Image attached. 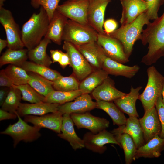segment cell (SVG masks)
Masks as SVG:
<instances>
[{
  "mask_svg": "<svg viewBox=\"0 0 164 164\" xmlns=\"http://www.w3.org/2000/svg\"><path fill=\"white\" fill-rule=\"evenodd\" d=\"M147 25L139 39L143 45L148 44V52L141 62L149 66L164 56V12L160 17Z\"/></svg>",
  "mask_w": 164,
  "mask_h": 164,
  "instance_id": "obj_1",
  "label": "cell"
},
{
  "mask_svg": "<svg viewBox=\"0 0 164 164\" xmlns=\"http://www.w3.org/2000/svg\"><path fill=\"white\" fill-rule=\"evenodd\" d=\"M50 21L47 13L42 6L38 13H33L23 25L21 36L24 46L28 50L37 46L46 36Z\"/></svg>",
  "mask_w": 164,
  "mask_h": 164,
  "instance_id": "obj_2",
  "label": "cell"
},
{
  "mask_svg": "<svg viewBox=\"0 0 164 164\" xmlns=\"http://www.w3.org/2000/svg\"><path fill=\"white\" fill-rule=\"evenodd\" d=\"M150 22L146 12L140 15L132 22L121 26L109 35L121 43L129 58L132 54L135 42L139 40L145 25Z\"/></svg>",
  "mask_w": 164,
  "mask_h": 164,
  "instance_id": "obj_3",
  "label": "cell"
},
{
  "mask_svg": "<svg viewBox=\"0 0 164 164\" xmlns=\"http://www.w3.org/2000/svg\"><path fill=\"white\" fill-rule=\"evenodd\" d=\"M148 81L146 86L138 97L145 111L155 107L158 97L161 95L164 77L154 66L147 69Z\"/></svg>",
  "mask_w": 164,
  "mask_h": 164,
  "instance_id": "obj_4",
  "label": "cell"
},
{
  "mask_svg": "<svg viewBox=\"0 0 164 164\" xmlns=\"http://www.w3.org/2000/svg\"><path fill=\"white\" fill-rule=\"evenodd\" d=\"M98 33L89 25L80 24L68 19L64 27L62 40L74 46L97 41Z\"/></svg>",
  "mask_w": 164,
  "mask_h": 164,
  "instance_id": "obj_5",
  "label": "cell"
},
{
  "mask_svg": "<svg viewBox=\"0 0 164 164\" xmlns=\"http://www.w3.org/2000/svg\"><path fill=\"white\" fill-rule=\"evenodd\" d=\"M15 113L18 118L17 122L13 124H10L5 130L0 132L1 134L8 135L12 138L14 148L20 141L31 142L36 140L41 136L40 132L41 128L29 125L22 119L17 111Z\"/></svg>",
  "mask_w": 164,
  "mask_h": 164,
  "instance_id": "obj_6",
  "label": "cell"
},
{
  "mask_svg": "<svg viewBox=\"0 0 164 164\" xmlns=\"http://www.w3.org/2000/svg\"><path fill=\"white\" fill-rule=\"evenodd\" d=\"M0 22L5 32L8 48L15 50L23 48L25 46L19 25L12 12L3 7L0 8Z\"/></svg>",
  "mask_w": 164,
  "mask_h": 164,
  "instance_id": "obj_7",
  "label": "cell"
},
{
  "mask_svg": "<svg viewBox=\"0 0 164 164\" xmlns=\"http://www.w3.org/2000/svg\"><path fill=\"white\" fill-rule=\"evenodd\" d=\"M63 49L68 54L70 59V66L73 74L80 82L95 70L76 47L72 43L64 41Z\"/></svg>",
  "mask_w": 164,
  "mask_h": 164,
  "instance_id": "obj_8",
  "label": "cell"
},
{
  "mask_svg": "<svg viewBox=\"0 0 164 164\" xmlns=\"http://www.w3.org/2000/svg\"><path fill=\"white\" fill-rule=\"evenodd\" d=\"M89 0H68L59 5L56 10L73 21L88 25L87 10Z\"/></svg>",
  "mask_w": 164,
  "mask_h": 164,
  "instance_id": "obj_9",
  "label": "cell"
},
{
  "mask_svg": "<svg viewBox=\"0 0 164 164\" xmlns=\"http://www.w3.org/2000/svg\"><path fill=\"white\" fill-rule=\"evenodd\" d=\"M83 139L85 147L99 154L103 153L105 151L106 147L105 145L106 144H114L121 147L113 133L106 129L97 134L91 132H87L84 135Z\"/></svg>",
  "mask_w": 164,
  "mask_h": 164,
  "instance_id": "obj_10",
  "label": "cell"
},
{
  "mask_svg": "<svg viewBox=\"0 0 164 164\" xmlns=\"http://www.w3.org/2000/svg\"><path fill=\"white\" fill-rule=\"evenodd\" d=\"M97 42L108 57L123 64L129 61L122 45L117 39L105 33H98Z\"/></svg>",
  "mask_w": 164,
  "mask_h": 164,
  "instance_id": "obj_11",
  "label": "cell"
},
{
  "mask_svg": "<svg viewBox=\"0 0 164 164\" xmlns=\"http://www.w3.org/2000/svg\"><path fill=\"white\" fill-rule=\"evenodd\" d=\"M70 117L77 128L87 129L94 134L106 129L110 123L105 118L96 117L89 112L82 113H72Z\"/></svg>",
  "mask_w": 164,
  "mask_h": 164,
  "instance_id": "obj_12",
  "label": "cell"
},
{
  "mask_svg": "<svg viewBox=\"0 0 164 164\" xmlns=\"http://www.w3.org/2000/svg\"><path fill=\"white\" fill-rule=\"evenodd\" d=\"M111 0H89L87 10L88 25L99 34L105 33L103 29L106 8Z\"/></svg>",
  "mask_w": 164,
  "mask_h": 164,
  "instance_id": "obj_13",
  "label": "cell"
},
{
  "mask_svg": "<svg viewBox=\"0 0 164 164\" xmlns=\"http://www.w3.org/2000/svg\"><path fill=\"white\" fill-rule=\"evenodd\" d=\"M145 143L157 135H159L161 125L155 107L145 111L143 117L139 119Z\"/></svg>",
  "mask_w": 164,
  "mask_h": 164,
  "instance_id": "obj_14",
  "label": "cell"
},
{
  "mask_svg": "<svg viewBox=\"0 0 164 164\" xmlns=\"http://www.w3.org/2000/svg\"><path fill=\"white\" fill-rule=\"evenodd\" d=\"M63 120V115L58 111L39 116L27 115L24 116V120L27 123L40 128H46L58 134L61 133Z\"/></svg>",
  "mask_w": 164,
  "mask_h": 164,
  "instance_id": "obj_15",
  "label": "cell"
},
{
  "mask_svg": "<svg viewBox=\"0 0 164 164\" xmlns=\"http://www.w3.org/2000/svg\"><path fill=\"white\" fill-rule=\"evenodd\" d=\"M75 46L94 70L102 69L104 61L107 56L97 41Z\"/></svg>",
  "mask_w": 164,
  "mask_h": 164,
  "instance_id": "obj_16",
  "label": "cell"
},
{
  "mask_svg": "<svg viewBox=\"0 0 164 164\" xmlns=\"http://www.w3.org/2000/svg\"><path fill=\"white\" fill-rule=\"evenodd\" d=\"M72 102L60 104L58 111L63 115L65 114L82 113L96 108V102L93 101L88 94H82Z\"/></svg>",
  "mask_w": 164,
  "mask_h": 164,
  "instance_id": "obj_17",
  "label": "cell"
},
{
  "mask_svg": "<svg viewBox=\"0 0 164 164\" xmlns=\"http://www.w3.org/2000/svg\"><path fill=\"white\" fill-rule=\"evenodd\" d=\"M122 10L120 20L121 25L129 24L140 15L146 12L147 3L143 0H120Z\"/></svg>",
  "mask_w": 164,
  "mask_h": 164,
  "instance_id": "obj_18",
  "label": "cell"
},
{
  "mask_svg": "<svg viewBox=\"0 0 164 164\" xmlns=\"http://www.w3.org/2000/svg\"><path fill=\"white\" fill-rule=\"evenodd\" d=\"M96 100L112 102L127 94L120 91L115 86L114 80L109 77L91 93Z\"/></svg>",
  "mask_w": 164,
  "mask_h": 164,
  "instance_id": "obj_19",
  "label": "cell"
},
{
  "mask_svg": "<svg viewBox=\"0 0 164 164\" xmlns=\"http://www.w3.org/2000/svg\"><path fill=\"white\" fill-rule=\"evenodd\" d=\"M111 132L114 135L122 133L128 134L132 138L137 149L145 143L143 132L137 117H129L125 124L114 129Z\"/></svg>",
  "mask_w": 164,
  "mask_h": 164,
  "instance_id": "obj_20",
  "label": "cell"
},
{
  "mask_svg": "<svg viewBox=\"0 0 164 164\" xmlns=\"http://www.w3.org/2000/svg\"><path fill=\"white\" fill-rule=\"evenodd\" d=\"M74 123L70 114L63 115V120L61 132L57 134L60 138L68 141L74 150L85 147L83 139L76 134L74 128Z\"/></svg>",
  "mask_w": 164,
  "mask_h": 164,
  "instance_id": "obj_21",
  "label": "cell"
},
{
  "mask_svg": "<svg viewBox=\"0 0 164 164\" xmlns=\"http://www.w3.org/2000/svg\"><path fill=\"white\" fill-rule=\"evenodd\" d=\"M59 105L44 101L31 104L21 103L17 112L21 117L27 115L41 116L57 111Z\"/></svg>",
  "mask_w": 164,
  "mask_h": 164,
  "instance_id": "obj_22",
  "label": "cell"
},
{
  "mask_svg": "<svg viewBox=\"0 0 164 164\" xmlns=\"http://www.w3.org/2000/svg\"><path fill=\"white\" fill-rule=\"evenodd\" d=\"M136 65L130 66L124 65L107 56L105 58L102 69L108 74L122 76L128 78L134 77L140 69Z\"/></svg>",
  "mask_w": 164,
  "mask_h": 164,
  "instance_id": "obj_23",
  "label": "cell"
},
{
  "mask_svg": "<svg viewBox=\"0 0 164 164\" xmlns=\"http://www.w3.org/2000/svg\"><path fill=\"white\" fill-rule=\"evenodd\" d=\"M68 19L56 10L52 19L50 21L47 33L44 37L60 45L62 41L64 27Z\"/></svg>",
  "mask_w": 164,
  "mask_h": 164,
  "instance_id": "obj_24",
  "label": "cell"
},
{
  "mask_svg": "<svg viewBox=\"0 0 164 164\" xmlns=\"http://www.w3.org/2000/svg\"><path fill=\"white\" fill-rule=\"evenodd\" d=\"M142 86L134 88L131 87L130 92L114 101L115 104L123 112L129 117L139 116L136 108V102L138 99Z\"/></svg>",
  "mask_w": 164,
  "mask_h": 164,
  "instance_id": "obj_25",
  "label": "cell"
},
{
  "mask_svg": "<svg viewBox=\"0 0 164 164\" xmlns=\"http://www.w3.org/2000/svg\"><path fill=\"white\" fill-rule=\"evenodd\" d=\"M164 150V138L157 135L137 149L135 159L140 157L158 158Z\"/></svg>",
  "mask_w": 164,
  "mask_h": 164,
  "instance_id": "obj_26",
  "label": "cell"
},
{
  "mask_svg": "<svg viewBox=\"0 0 164 164\" xmlns=\"http://www.w3.org/2000/svg\"><path fill=\"white\" fill-rule=\"evenodd\" d=\"M51 42L50 39L44 37L37 46L28 50V58L31 61L49 67L53 62L47 54L46 50L48 45Z\"/></svg>",
  "mask_w": 164,
  "mask_h": 164,
  "instance_id": "obj_27",
  "label": "cell"
},
{
  "mask_svg": "<svg viewBox=\"0 0 164 164\" xmlns=\"http://www.w3.org/2000/svg\"><path fill=\"white\" fill-rule=\"evenodd\" d=\"M108 74L102 69L95 70L81 81L79 89L83 94L91 93L107 77Z\"/></svg>",
  "mask_w": 164,
  "mask_h": 164,
  "instance_id": "obj_28",
  "label": "cell"
},
{
  "mask_svg": "<svg viewBox=\"0 0 164 164\" xmlns=\"http://www.w3.org/2000/svg\"><path fill=\"white\" fill-rule=\"evenodd\" d=\"M96 102V108L105 112L112 119L114 125L119 126L125 124L127 118L114 103L101 100Z\"/></svg>",
  "mask_w": 164,
  "mask_h": 164,
  "instance_id": "obj_29",
  "label": "cell"
},
{
  "mask_svg": "<svg viewBox=\"0 0 164 164\" xmlns=\"http://www.w3.org/2000/svg\"><path fill=\"white\" fill-rule=\"evenodd\" d=\"M19 67L24 69L27 72L36 73L53 82L62 76L56 70L31 61L26 60Z\"/></svg>",
  "mask_w": 164,
  "mask_h": 164,
  "instance_id": "obj_30",
  "label": "cell"
},
{
  "mask_svg": "<svg viewBox=\"0 0 164 164\" xmlns=\"http://www.w3.org/2000/svg\"><path fill=\"white\" fill-rule=\"evenodd\" d=\"M27 49L13 50L8 48L0 57V67L7 64L20 66L28 58Z\"/></svg>",
  "mask_w": 164,
  "mask_h": 164,
  "instance_id": "obj_31",
  "label": "cell"
},
{
  "mask_svg": "<svg viewBox=\"0 0 164 164\" xmlns=\"http://www.w3.org/2000/svg\"><path fill=\"white\" fill-rule=\"evenodd\" d=\"M114 135L123 149L125 164H131L133 160H135V155L137 149L132 138L126 133Z\"/></svg>",
  "mask_w": 164,
  "mask_h": 164,
  "instance_id": "obj_32",
  "label": "cell"
},
{
  "mask_svg": "<svg viewBox=\"0 0 164 164\" xmlns=\"http://www.w3.org/2000/svg\"><path fill=\"white\" fill-rule=\"evenodd\" d=\"M30 77L28 84L45 97L54 89L53 82L36 73L28 72Z\"/></svg>",
  "mask_w": 164,
  "mask_h": 164,
  "instance_id": "obj_33",
  "label": "cell"
},
{
  "mask_svg": "<svg viewBox=\"0 0 164 164\" xmlns=\"http://www.w3.org/2000/svg\"><path fill=\"white\" fill-rule=\"evenodd\" d=\"M82 94L80 89L68 91L54 90L45 97L43 101L62 104L74 100Z\"/></svg>",
  "mask_w": 164,
  "mask_h": 164,
  "instance_id": "obj_34",
  "label": "cell"
},
{
  "mask_svg": "<svg viewBox=\"0 0 164 164\" xmlns=\"http://www.w3.org/2000/svg\"><path fill=\"white\" fill-rule=\"evenodd\" d=\"M4 70L14 85L18 86L28 83L29 76L28 72L22 67L9 64Z\"/></svg>",
  "mask_w": 164,
  "mask_h": 164,
  "instance_id": "obj_35",
  "label": "cell"
},
{
  "mask_svg": "<svg viewBox=\"0 0 164 164\" xmlns=\"http://www.w3.org/2000/svg\"><path fill=\"white\" fill-rule=\"evenodd\" d=\"M22 99V95L20 90L13 85L10 87L9 92L1 106V108L15 113L17 111Z\"/></svg>",
  "mask_w": 164,
  "mask_h": 164,
  "instance_id": "obj_36",
  "label": "cell"
},
{
  "mask_svg": "<svg viewBox=\"0 0 164 164\" xmlns=\"http://www.w3.org/2000/svg\"><path fill=\"white\" fill-rule=\"evenodd\" d=\"M53 82L56 90L68 91L79 89L80 82L73 74L69 76L62 75Z\"/></svg>",
  "mask_w": 164,
  "mask_h": 164,
  "instance_id": "obj_37",
  "label": "cell"
},
{
  "mask_svg": "<svg viewBox=\"0 0 164 164\" xmlns=\"http://www.w3.org/2000/svg\"><path fill=\"white\" fill-rule=\"evenodd\" d=\"M14 86L20 91L22 99L31 103L43 101L45 97L41 94L28 84Z\"/></svg>",
  "mask_w": 164,
  "mask_h": 164,
  "instance_id": "obj_38",
  "label": "cell"
},
{
  "mask_svg": "<svg viewBox=\"0 0 164 164\" xmlns=\"http://www.w3.org/2000/svg\"><path fill=\"white\" fill-rule=\"evenodd\" d=\"M60 0H30L32 6L34 8L42 7L46 11L50 21L59 5Z\"/></svg>",
  "mask_w": 164,
  "mask_h": 164,
  "instance_id": "obj_39",
  "label": "cell"
},
{
  "mask_svg": "<svg viewBox=\"0 0 164 164\" xmlns=\"http://www.w3.org/2000/svg\"><path fill=\"white\" fill-rule=\"evenodd\" d=\"M147 4L146 12L149 20H155L158 17V12L160 7L164 3V0H143Z\"/></svg>",
  "mask_w": 164,
  "mask_h": 164,
  "instance_id": "obj_40",
  "label": "cell"
},
{
  "mask_svg": "<svg viewBox=\"0 0 164 164\" xmlns=\"http://www.w3.org/2000/svg\"><path fill=\"white\" fill-rule=\"evenodd\" d=\"M155 107L161 125V131L159 136L161 138H164V104L162 101V95L157 99Z\"/></svg>",
  "mask_w": 164,
  "mask_h": 164,
  "instance_id": "obj_41",
  "label": "cell"
},
{
  "mask_svg": "<svg viewBox=\"0 0 164 164\" xmlns=\"http://www.w3.org/2000/svg\"><path fill=\"white\" fill-rule=\"evenodd\" d=\"M117 27L118 23L114 19H109L104 22V32L107 34H110L116 30Z\"/></svg>",
  "mask_w": 164,
  "mask_h": 164,
  "instance_id": "obj_42",
  "label": "cell"
},
{
  "mask_svg": "<svg viewBox=\"0 0 164 164\" xmlns=\"http://www.w3.org/2000/svg\"><path fill=\"white\" fill-rule=\"evenodd\" d=\"M14 85L10 78L6 74L4 69L0 71V86L1 87H10Z\"/></svg>",
  "mask_w": 164,
  "mask_h": 164,
  "instance_id": "obj_43",
  "label": "cell"
},
{
  "mask_svg": "<svg viewBox=\"0 0 164 164\" xmlns=\"http://www.w3.org/2000/svg\"><path fill=\"white\" fill-rule=\"evenodd\" d=\"M17 118V116L16 114L12 113L0 108V121L9 119L14 120Z\"/></svg>",
  "mask_w": 164,
  "mask_h": 164,
  "instance_id": "obj_44",
  "label": "cell"
},
{
  "mask_svg": "<svg viewBox=\"0 0 164 164\" xmlns=\"http://www.w3.org/2000/svg\"><path fill=\"white\" fill-rule=\"evenodd\" d=\"M58 63L61 67L63 68H65L68 65L70 66V59L66 52L64 53L61 51V57Z\"/></svg>",
  "mask_w": 164,
  "mask_h": 164,
  "instance_id": "obj_45",
  "label": "cell"
},
{
  "mask_svg": "<svg viewBox=\"0 0 164 164\" xmlns=\"http://www.w3.org/2000/svg\"><path fill=\"white\" fill-rule=\"evenodd\" d=\"M61 50H51L50 51L51 58L53 63L58 62L61 56Z\"/></svg>",
  "mask_w": 164,
  "mask_h": 164,
  "instance_id": "obj_46",
  "label": "cell"
},
{
  "mask_svg": "<svg viewBox=\"0 0 164 164\" xmlns=\"http://www.w3.org/2000/svg\"><path fill=\"white\" fill-rule=\"evenodd\" d=\"M9 87H2L0 90V105H2L6 99L9 90Z\"/></svg>",
  "mask_w": 164,
  "mask_h": 164,
  "instance_id": "obj_47",
  "label": "cell"
},
{
  "mask_svg": "<svg viewBox=\"0 0 164 164\" xmlns=\"http://www.w3.org/2000/svg\"><path fill=\"white\" fill-rule=\"evenodd\" d=\"M8 46V42L6 40L0 39V53H1L2 50Z\"/></svg>",
  "mask_w": 164,
  "mask_h": 164,
  "instance_id": "obj_48",
  "label": "cell"
},
{
  "mask_svg": "<svg viewBox=\"0 0 164 164\" xmlns=\"http://www.w3.org/2000/svg\"><path fill=\"white\" fill-rule=\"evenodd\" d=\"M162 97L163 103L164 104V80L163 84V87L162 91Z\"/></svg>",
  "mask_w": 164,
  "mask_h": 164,
  "instance_id": "obj_49",
  "label": "cell"
},
{
  "mask_svg": "<svg viewBox=\"0 0 164 164\" xmlns=\"http://www.w3.org/2000/svg\"><path fill=\"white\" fill-rule=\"evenodd\" d=\"M5 0H0V8L3 7L4 5V2Z\"/></svg>",
  "mask_w": 164,
  "mask_h": 164,
  "instance_id": "obj_50",
  "label": "cell"
},
{
  "mask_svg": "<svg viewBox=\"0 0 164 164\" xmlns=\"http://www.w3.org/2000/svg\"><path fill=\"white\" fill-rule=\"evenodd\" d=\"M70 0L74 1V0Z\"/></svg>",
  "mask_w": 164,
  "mask_h": 164,
  "instance_id": "obj_51",
  "label": "cell"
}]
</instances>
